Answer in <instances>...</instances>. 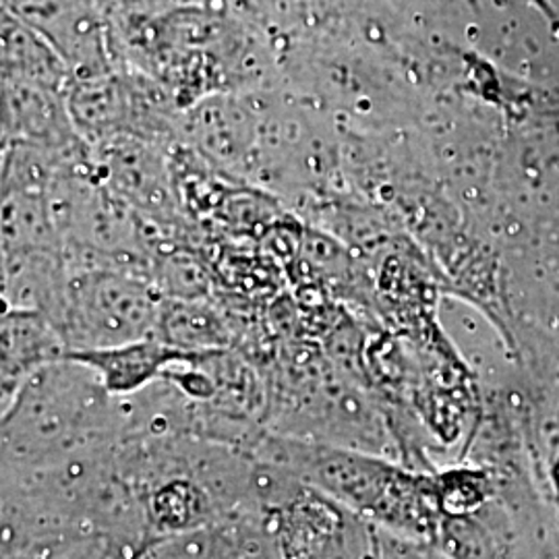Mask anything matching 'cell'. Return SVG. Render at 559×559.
Listing matches in <instances>:
<instances>
[{"mask_svg":"<svg viewBox=\"0 0 559 559\" xmlns=\"http://www.w3.org/2000/svg\"><path fill=\"white\" fill-rule=\"evenodd\" d=\"M0 334V406L4 413L44 367L64 360L67 344L59 328L36 311L4 309Z\"/></svg>","mask_w":559,"mask_h":559,"instance_id":"8","label":"cell"},{"mask_svg":"<svg viewBox=\"0 0 559 559\" xmlns=\"http://www.w3.org/2000/svg\"><path fill=\"white\" fill-rule=\"evenodd\" d=\"M189 353H179L158 338H143L110 348L73 350L64 359L92 369L115 399H131L162 380L164 371Z\"/></svg>","mask_w":559,"mask_h":559,"instance_id":"10","label":"cell"},{"mask_svg":"<svg viewBox=\"0 0 559 559\" xmlns=\"http://www.w3.org/2000/svg\"><path fill=\"white\" fill-rule=\"evenodd\" d=\"M62 249L48 191L2 189V251Z\"/></svg>","mask_w":559,"mask_h":559,"instance_id":"13","label":"cell"},{"mask_svg":"<svg viewBox=\"0 0 559 559\" xmlns=\"http://www.w3.org/2000/svg\"><path fill=\"white\" fill-rule=\"evenodd\" d=\"M154 338L179 353H210L235 348L237 330L228 307L216 299H162Z\"/></svg>","mask_w":559,"mask_h":559,"instance_id":"11","label":"cell"},{"mask_svg":"<svg viewBox=\"0 0 559 559\" xmlns=\"http://www.w3.org/2000/svg\"><path fill=\"white\" fill-rule=\"evenodd\" d=\"M253 459L293 473L348 512L406 535L431 537L443 519L440 475L429 477L380 454L265 433Z\"/></svg>","mask_w":559,"mask_h":559,"instance_id":"1","label":"cell"},{"mask_svg":"<svg viewBox=\"0 0 559 559\" xmlns=\"http://www.w3.org/2000/svg\"><path fill=\"white\" fill-rule=\"evenodd\" d=\"M124 399L73 360L44 367L2 413V471H29L124 440Z\"/></svg>","mask_w":559,"mask_h":559,"instance_id":"2","label":"cell"},{"mask_svg":"<svg viewBox=\"0 0 559 559\" xmlns=\"http://www.w3.org/2000/svg\"><path fill=\"white\" fill-rule=\"evenodd\" d=\"M69 276L71 272L62 249L2 251L4 307L36 311L59 328Z\"/></svg>","mask_w":559,"mask_h":559,"instance_id":"9","label":"cell"},{"mask_svg":"<svg viewBox=\"0 0 559 559\" xmlns=\"http://www.w3.org/2000/svg\"><path fill=\"white\" fill-rule=\"evenodd\" d=\"M0 48L2 80L40 81L69 90L71 71L59 52L9 11H2Z\"/></svg>","mask_w":559,"mask_h":559,"instance_id":"12","label":"cell"},{"mask_svg":"<svg viewBox=\"0 0 559 559\" xmlns=\"http://www.w3.org/2000/svg\"><path fill=\"white\" fill-rule=\"evenodd\" d=\"M9 145L62 154L90 147L71 119L67 90L25 80H2V147Z\"/></svg>","mask_w":559,"mask_h":559,"instance_id":"7","label":"cell"},{"mask_svg":"<svg viewBox=\"0 0 559 559\" xmlns=\"http://www.w3.org/2000/svg\"><path fill=\"white\" fill-rule=\"evenodd\" d=\"M59 332L67 353L154 338L162 297L154 282L120 267L69 270Z\"/></svg>","mask_w":559,"mask_h":559,"instance_id":"4","label":"cell"},{"mask_svg":"<svg viewBox=\"0 0 559 559\" xmlns=\"http://www.w3.org/2000/svg\"><path fill=\"white\" fill-rule=\"evenodd\" d=\"M2 11L38 32L64 60L71 80L119 67L100 0H2Z\"/></svg>","mask_w":559,"mask_h":559,"instance_id":"5","label":"cell"},{"mask_svg":"<svg viewBox=\"0 0 559 559\" xmlns=\"http://www.w3.org/2000/svg\"><path fill=\"white\" fill-rule=\"evenodd\" d=\"M69 112L81 140L90 147L119 138L152 141L164 147L182 145V117L177 98L160 81L131 67L71 80Z\"/></svg>","mask_w":559,"mask_h":559,"instance_id":"3","label":"cell"},{"mask_svg":"<svg viewBox=\"0 0 559 559\" xmlns=\"http://www.w3.org/2000/svg\"><path fill=\"white\" fill-rule=\"evenodd\" d=\"M260 122L258 92L216 94L185 110L182 145L245 182L258 150Z\"/></svg>","mask_w":559,"mask_h":559,"instance_id":"6","label":"cell"}]
</instances>
